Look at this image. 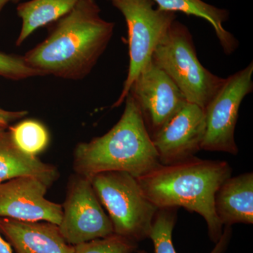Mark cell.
<instances>
[{
  "mask_svg": "<svg viewBox=\"0 0 253 253\" xmlns=\"http://www.w3.org/2000/svg\"><path fill=\"white\" fill-rule=\"evenodd\" d=\"M49 26L45 39L23 57L44 76L81 81L104 54L116 25L101 18L96 0H80L70 12Z\"/></svg>",
  "mask_w": 253,
  "mask_h": 253,
  "instance_id": "cell-1",
  "label": "cell"
},
{
  "mask_svg": "<svg viewBox=\"0 0 253 253\" xmlns=\"http://www.w3.org/2000/svg\"><path fill=\"white\" fill-rule=\"evenodd\" d=\"M231 173L232 168L226 161L194 156L174 164L160 165L137 181L145 196L158 209L181 207L202 216L210 239L216 244L224 228L214 211V196Z\"/></svg>",
  "mask_w": 253,
  "mask_h": 253,
  "instance_id": "cell-2",
  "label": "cell"
},
{
  "mask_svg": "<svg viewBox=\"0 0 253 253\" xmlns=\"http://www.w3.org/2000/svg\"><path fill=\"white\" fill-rule=\"evenodd\" d=\"M122 116L107 133L79 143L73 153V169L90 178L98 173L125 172L137 178L161 164L139 106L128 94Z\"/></svg>",
  "mask_w": 253,
  "mask_h": 253,
  "instance_id": "cell-3",
  "label": "cell"
},
{
  "mask_svg": "<svg viewBox=\"0 0 253 253\" xmlns=\"http://www.w3.org/2000/svg\"><path fill=\"white\" fill-rule=\"evenodd\" d=\"M152 61L174 82L187 102L204 109L225 82L201 64L189 28L176 19L155 49Z\"/></svg>",
  "mask_w": 253,
  "mask_h": 253,
  "instance_id": "cell-4",
  "label": "cell"
},
{
  "mask_svg": "<svg viewBox=\"0 0 253 253\" xmlns=\"http://www.w3.org/2000/svg\"><path fill=\"white\" fill-rule=\"evenodd\" d=\"M89 179L114 234L137 243L148 239L158 209L145 196L137 179L127 172H104Z\"/></svg>",
  "mask_w": 253,
  "mask_h": 253,
  "instance_id": "cell-5",
  "label": "cell"
},
{
  "mask_svg": "<svg viewBox=\"0 0 253 253\" xmlns=\"http://www.w3.org/2000/svg\"><path fill=\"white\" fill-rule=\"evenodd\" d=\"M127 26L129 65L123 90L113 107L125 102L131 84L151 61L156 46L176 19V13L154 8L152 0H108Z\"/></svg>",
  "mask_w": 253,
  "mask_h": 253,
  "instance_id": "cell-6",
  "label": "cell"
},
{
  "mask_svg": "<svg viewBox=\"0 0 253 253\" xmlns=\"http://www.w3.org/2000/svg\"><path fill=\"white\" fill-rule=\"evenodd\" d=\"M253 63L226 78L223 85L204 109L206 132L201 149L239 153L235 129L240 106L253 91Z\"/></svg>",
  "mask_w": 253,
  "mask_h": 253,
  "instance_id": "cell-7",
  "label": "cell"
},
{
  "mask_svg": "<svg viewBox=\"0 0 253 253\" xmlns=\"http://www.w3.org/2000/svg\"><path fill=\"white\" fill-rule=\"evenodd\" d=\"M59 230L75 246L114 234L112 222L103 209L89 178L75 174L68 183Z\"/></svg>",
  "mask_w": 253,
  "mask_h": 253,
  "instance_id": "cell-8",
  "label": "cell"
},
{
  "mask_svg": "<svg viewBox=\"0 0 253 253\" xmlns=\"http://www.w3.org/2000/svg\"><path fill=\"white\" fill-rule=\"evenodd\" d=\"M129 94L139 106L151 137L186 102L174 82L152 59L131 84Z\"/></svg>",
  "mask_w": 253,
  "mask_h": 253,
  "instance_id": "cell-9",
  "label": "cell"
},
{
  "mask_svg": "<svg viewBox=\"0 0 253 253\" xmlns=\"http://www.w3.org/2000/svg\"><path fill=\"white\" fill-rule=\"evenodd\" d=\"M205 132L204 109L186 101L151 136L161 164L168 166L194 157L201 150Z\"/></svg>",
  "mask_w": 253,
  "mask_h": 253,
  "instance_id": "cell-10",
  "label": "cell"
},
{
  "mask_svg": "<svg viewBox=\"0 0 253 253\" xmlns=\"http://www.w3.org/2000/svg\"><path fill=\"white\" fill-rule=\"evenodd\" d=\"M49 188L33 176H19L0 183V218L47 221L59 226L62 205L46 199Z\"/></svg>",
  "mask_w": 253,
  "mask_h": 253,
  "instance_id": "cell-11",
  "label": "cell"
},
{
  "mask_svg": "<svg viewBox=\"0 0 253 253\" xmlns=\"http://www.w3.org/2000/svg\"><path fill=\"white\" fill-rule=\"evenodd\" d=\"M0 233L16 253H74L59 226L47 221H23L0 218Z\"/></svg>",
  "mask_w": 253,
  "mask_h": 253,
  "instance_id": "cell-12",
  "label": "cell"
},
{
  "mask_svg": "<svg viewBox=\"0 0 253 253\" xmlns=\"http://www.w3.org/2000/svg\"><path fill=\"white\" fill-rule=\"evenodd\" d=\"M214 211L223 226L253 224V173L228 178L216 192Z\"/></svg>",
  "mask_w": 253,
  "mask_h": 253,
  "instance_id": "cell-13",
  "label": "cell"
},
{
  "mask_svg": "<svg viewBox=\"0 0 253 253\" xmlns=\"http://www.w3.org/2000/svg\"><path fill=\"white\" fill-rule=\"evenodd\" d=\"M6 129H0V183L19 176H33L49 187L52 186L59 179L57 168L18 149Z\"/></svg>",
  "mask_w": 253,
  "mask_h": 253,
  "instance_id": "cell-14",
  "label": "cell"
},
{
  "mask_svg": "<svg viewBox=\"0 0 253 253\" xmlns=\"http://www.w3.org/2000/svg\"><path fill=\"white\" fill-rule=\"evenodd\" d=\"M158 9L171 12L184 13L207 21L215 32L223 51L230 55L239 46V41L224 28V23L229 20V11L208 4L203 0H152Z\"/></svg>",
  "mask_w": 253,
  "mask_h": 253,
  "instance_id": "cell-15",
  "label": "cell"
},
{
  "mask_svg": "<svg viewBox=\"0 0 253 253\" xmlns=\"http://www.w3.org/2000/svg\"><path fill=\"white\" fill-rule=\"evenodd\" d=\"M80 0H30L16 7L22 21L16 45L21 46L38 28L48 26L71 11Z\"/></svg>",
  "mask_w": 253,
  "mask_h": 253,
  "instance_id": "cell-16",
  "label": "cell"
},
{
  "mask_svg": "<svg viewBox=\"0 0 253 253\" xmlns=\"http://www.w3.org/2000/svg\"><path fill=\"white\" fill-rule=\"evenodd\" d=\"M176 221V208L158 209L150 232L149 239L154 243L156 253H176L172 243V231ZM232 236L230 226H225L220 239L211 253H224Z\"/></svg>",
  "mask_w": 253,
  "mask_h": 253,
  "instance_id": "cell-17",
  "label": "cell"
},
{
  "mask_svg": "<svg viewBox=\"0 0 253 253\" xmlns=\"http://www.w3.org/2000/svg\"><path fill=\"white\" fill-rule=\"evenodd\" d=\"M8 130L18 149L28 155L37 156L49 144V131L42 123L36 120H24L9 126Z\"/></svg>",
  "mask_w": 253,
  "mask_h": 253,
  "instance_id": "cell-18",
  "label": "cell"
},
{
  "mask_svg": "<svg viewBox=\"0 0 253 253\" xmlns=\"http://www.w3.org/2000/svg\"><path fill=\"white\" fill-rule=\"evenodd\" d=\"M137 247V242L113 234L76 245L74 253H133Z\"/></svg>",
  "mask_w": 253,
  "mask_h": 253,
  "instance_id": "cell-19",
  "label": "cell"
},
{
  "mask_svg": "<svg viewBox=\"0 0 253 253\" xmlns=\"http://www.w3.org/2000/svg\"><path fill=\"white\" fill-rule=\"evenodd\" d=\"M0 76L12 81H21L44 76L30 66L23 56L0 52Z\"/></svg>",
  "mask_w": 253,
  "mask_h": 253,
  "instance_id": "cell-20",
  "label": "cell"
},
{
  "mask_svg": "<svg viewBox=\"0 0 253 253\" xmlns=\"http://www.w3.org/2000/svg\"><path fill=\"white\" fill-rule=\"evenodd\" d=\"M28 113L27 111H8L0 106V129H8L11 123L26 117Z\"/></svg>",
  "mask_w": 253,
  "mask_h": 253,
  "instance_id": "cell-21",
  "label": "cell"
},
{
  "mask_svg": "<svg viewBox=\"0 0 253 253\" xmlns=\"http://www.w3.org/2000/svg\"><path fill=\"white\" fill-rule=\"evenodd\" d=\"M0 253H13L11 246L9 243L0 235Z\"/></svg>",
  "mask_w": 253,
  "mask_h": 253,
  "instance_id": "cell-22",
  "label": "cell"
},
{
  "mask_svg": "<svg viewBox=\"0 0 253 253\" xmlns=\"http://www.w3.org/2000/svg\"><path fill=\"white\" fill-rule=\"evenodd\" d=\"M11 1V0H0V13L4 9L5 6Z\"/></svg>",
  "mask_w": 253,
  "mask_h": 253,
  "instance_id": "cell-23",
  "label": "cell"
},
{
  "mask_svg": "<svg viewBox=\"0 0 253 253\" xmlns=\"http://www.w3.org/2000/svg\"><path fill=\"white\" fill-rule=\"evenodd\" d=\"M21 0H11V2L14 3V4H17V3L19 2V1H21Z\"/></svg>",
  "mask_w": 253,
  "mask_h": 253,
  "instance_id": "cell-24",
  "label": "cell"
},
{
  "mask_svg": "<svg viewBox=\"0 0 253 253\" xmlns=\"http://www.w3.org/2000/svg\"><path fill=\"white\" fill-rule=\"evenodd\" d=\"M137 253H148L145 251H139V252H138Z\"/></svg>",
  "mask_w": 253,
  "mask_h": 253,
  "instance_id": "cell-25",
  "label": "cell"
}]
</instances>
